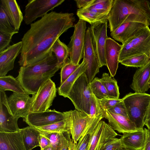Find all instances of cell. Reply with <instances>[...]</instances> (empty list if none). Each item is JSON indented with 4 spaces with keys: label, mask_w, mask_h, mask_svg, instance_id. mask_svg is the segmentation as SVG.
Returning <instances> with one entry per match:
<instances>
[{
    "label": "cell",
    "mask_w": 150,
    "mask_h": 150,
    "mask_svg": "<svg viewBox=\"0 0 150 150\" xmlns=\"http://www.w3.org/2000/svg\"><path fill=\"white\" fill-rule=\"evenodd\" d=\"M0 150H26L22 129L14 132H0Z\"/></svg>",
    "instance_id": "603a6c76"
},
{
    "label": "cell",
    "mask_w": 150,
    "mask_h": 150,
    "mask_svg": "<svg viewBox=\"0 0 150 150\" xmlns=\"http://www.w3.org/2000/svg\"><path fill=\"white\" fill-rule=\"evenodd\" d=\"M122 45L108 37L105 48V58L107 67L112 77L115 75L118 68L119 57Z\"/></svg>",
    "instance_id": "d6986e66"
},
{
    "label": "cell",
    "mask_w": 150,
    "mask_h": 150,
    "mask_svg": "<svg viewBox=\"0 0 150 150\" xmlns=\"http://www.w3.org/2000/svg\"><path fill=\"white\" fill-rule=\"evenodd\" d=\"M23 139L26 150L40 146L39 137L41 132L35 127L28 126L22 128Z\"/></svg>",
    "instance_id": "4316f807"
},
{
    "label": "cell",
    "mask_w": 150,
    "mask_h": 150,
    "mask_svg": "<svg viewBox=\"0 0 150 150\" xmlns=\"http://www.w3.org/2000/svg\"><path fill=\"white\" fill-rule=\"evenodd\" d=\"M145 125H146L148 129L150 132V120H146Z\"/></svg>",
    "instance_id": "7dc6e473"
},
{
    "label": "cell",
    "mask_w": 150,
    "mask_h": 150,
    "mask_svg": "<svg viewBox=\"0 0 150 150\" xmlns=\"http://www.w3.org/2000/svg\"><path fill=\"white\" fill-rule=\"evenodd\" d=\"M98 99L103 110H109L122 100V99L119 98H107Z\"/></svg>",
    "instance_id": "8d00e7d4"
},
{
    "label": "cell",
    "mask_w": 150,
    "mask_h": 150,
    "mask_svg": "<svg viewBox=\"0 0 150 150\" xmlns=\"http://www.w3.org/2000/svg\"><path fill=\"white\" fill-rule=\"evenodd\" d=\"M22 46L21 41L0 52V76H6L13 69L15 59L21 53Z\"/></svg>",
    "instance_id": "ac0fdd59"
},
{
    "label": "cell",
    "mask_w": 150,
    "mask_h": 150,
    "mask_svg": "<svg viewBox=\"0 0 150 150\" xmlns=\"http://www.w3.org/2000/svg\"><path fill=\"white\" fill-rule=\"evenodd\" d=\"M0 90L11 91L17 93H26L18 80L10 75L0 76Z\"/></svg>",
    "instance_id": "83f0119b"
},
{
    "label": "cell",
    "mask_w": 150,
    "mask_h": 150,
    "mask_svg": "<svg viewBox=\"0 0 150 150\" xmlns=\"http://www.w3.org/2000/svg\"><path fill=\"white\" fill-rule=\"evenodd\" d=\"M150 60V57L143 54L129 57L119 62L126 66L140 68L146 64Z\"/></svg>",
    "instance_id": "1f68e13d"
},
{
    "label": "cell",
    "mask_w": 150,
    "mask_h": 150,
    "mask_svg": "<svg viewBox=\"0 0 150 150\" xmlns=\"http://www.w3.org/2000/svg\"><path fill=\"white\" fill-rule=\"evenodd\" d=\"M63 113L64 118L63 120L50 125L36 128L42 133H69V122L67 112H64Z\"/></svg>",
    "instance_id": "f546056e"
},
{
    "label": "cell",
    "mask_w": 150,
    "mask_h": 150,
    "mask_svg": "<svg viewBox=\"0 0 150 150\" xmlns=\"http://www.w3.org/2000/svg\"><path fill=\"white\" fill-rule=\"evenodd\" d=\"M57 89L55 83L50 79L43 84L38 91L33 95L31 111H46L52 105L56 96Z\"/></svg>",
    "instance_id": "8fae6325"
},
{
    "label": "cell",
    "mask_w": 150,
    "mask_h": 150,
    "mask_svg": "<svg viewBox=\"0 0 150 150\" xmlns=\"http://www.w3.org/2000/svg\"><path fill=\"white\" fill-rule=\"evenodd\" d=\"M143 54L150 57V28L148 26L122 44L119 62L129 57Z\"/></svg>",
    "instance_id": "52a82bcc"
},
{
    "label": "cell",
    "mask_w": 150,
    "mask_h": 150,
    "mask_svg": "<svg viewBox=\"0 0 150 150\" xmlns=\"http://www.w3.org/2000/svg\"><path fill=\"white\" fill-rule=\"evenodd\" d=\"M87 68L86 60H83L76 70L71 75L57 88L59 95L67 98V95L73 85L78 78L83 73Z\"/></svg>",
    "instance_id": "484cf974"
},
{
    "label": "cell",
    "mask_w": 150,
    "mask_h": 150,
    "mask_svg": "<svg viewBox=\"0 0 150 150\" xmlns=\"http://www.w3.org/2000/svg\"><path fill=\"white\" fill-rule=\"evenodd\" d=\"M113 0H94L85 8L78 9L76 14L79 19L91 25L108 20Z\"/></svg>",
    "instance_id": "ba28073f"
},
{
    "label": "cell",
    "mask_w": 150,
    "mask_h": 150,
    "mask_svg": "<svg viewBox=\"0 0 150 150\" xmlns=\"http://www.w3.org/2000/svg\"><path fill=\"white\" fill-rule=\"evenodd\" d=\"M122 146L129 150H142L144 146L146 134L144 129L123 134L120 138Z\"/></svg>",
    "instance_id": "cb8c5ba5"
},
{
    "label": "cell",
    "mask_w": 150,
    "mask_h": 150,
    "mask_svg": "<svg viewBox=\"0 0 150 150\" xmlns=\"http://www.w3.org/2000/svg\"><path fill=\"white\" fill-rule=\"evenodd\" d=\"M61 145L60 150H69L71 134L67 133V135L65 136L64 133H60Z\"/></svg>",
    "instance_id": "7bdbcfd3"
},
{
    "label": "cell",
    "mask_w": 150,
    "mask_h": 150,
    "mask_svg": "<svg viewBox=\"0 0 150 150\" xmlns=\"http://www.w3.org/2000/svg\"><path fill=\"white\" fill-rule=\"evenodd\" d=\"M150 86V60L144 66L137 70L134 74L131 88L138 93H145Z\"/></svg>",
    "instance_id": "7402d4cb"
},
{
    "label": "cell",
    "mask_w": 150,
    "mask_h": 150,
    "mask_svg": "<svg viewBox=\"0 0 150 150\" xmlns=\"http://www.w3.org/2000/svg\"><path fill=\"white\" fill-rule=\"evenodd\" d=\"M146 26L144 24L138 22L123 23L111 32L110 35L115 40L123 44Z\"/></svg>",
    "instance_id": "44dd1931"
},
{
    "label": "cell",
    "mask_w": 150,
    "mask_h": 150,
    "mask_svg": "<svg viewBox=\"0 0 150 150\" xmlns=\"http://www.w3.org/2000/svg\"><path fill=\"white\" fill-rule=\"evenodd\" d=\"M43 150H54L52 147L50 146L46 148Z\"/></svg>",
    "instance_id": "681fc988"
},
{
    "label": "cell",
    "mask_w": 150,
    "mask_h": 150,
    "mask_svg": "<svg viewBox=\"0 0 150 150\" xmlns=\"http://www.w3.org/2000/svg\"><path fill=\"white\" fill-rule=\"evenodd\" d=\"M64 0H30L25 7L23 20L26 25H30L39 18H42L61 5Z\"/></svg>",
    "instance_id": "9c48e42d"
},
{
    "label": "cell",
    "mask_w": 150,
    "mask_h": 150,
    "mask_svg": "<svg viewBox=\"0 0 150 150\" xmlns=\"http://www.w3.org/2000/svg\"><path fill=\"white\" fill-rule=\"evenodd\" d=\"M18 120L10 108L5 91L0 90V132L12 133L19 131Z\"/></svg>",
    "instance_id": "9a60e30c"
},
{
    "label": "cell",
    "mask_w": 150,
    "mask_h": 150,
    "mask_svg": "<svg viewBox=\"0 0 150 150\" xmlns=\"http://www.w3.org/2000/svg\"><path fill=\"white\" fill-rule=\"evenodd\" d=\"M83 59L86 60L87 65L85 73L91 82L99 72L100 67L93 47L90 27L88 28L86 32Z\"/></svg>",
    "instance_id": "4fadbf2b"
},
{
    "label": "cell",
    "mask_w": 150,
    "mask_h": 150,
    "mask_svg": "<svg viewBox=\"0 0 150 150\" xmlns=\"http://www.w3.org/2000/svg\"><path fill=\"white\" fill-rule=\"evenodd\" d=\"M90 83L83 73L74 83L67 97L71 101L76 109L89 115L90 101L93 95Z\"/></svg>",
    "instance_id": "8992f818"
},
{
    "label": "cell",
    "mask_w": 150,
    "mask_h": 150,
    "mask_svg": "<svg viewBox=\"0 0 150 150\" xmlns=\"http://www.w3.org/2000/svg\"><path fill=\"white\" fill-rule=\"evenodd\" d=\"M90 88L93 94L98 99L110 98L104 86L100 79L96 77L90 83Z\"/></svg>",
    "instance_id": "836d02e7"
},
{
    "label": "cell",
    "mask_w": 150,
    "mask_h": 150,
    "mask_svg": "<svg viewBox=\"0 0 150 150\" xmlns=\"http://www.w3.org/2000/svg\"><path fill=\"white\" fill-rule=\"evenodd\" d=\"M103 113L104 118L108 120L109 125L114 130L123 134L138 130L129 118L113 113L108 110H103Z\"/></svg>",
    "instance_id": "ffe728a7"
},
{
    "label": "cell",
    "mask_w": 150,
    "mask_h": 150,
    "mask_svg": "<svg viewBox=\"0 0 150 150\" xmlns=\"http://www.w3.org/2000/svg\"><path fill=\"white\" fill-rule=\"evenodd\" d=\"M0 4L4 8L16 30L18 31L24 17L16 1L1 0Z\"/></svg>",
    "instance_id": "d4e9b609"
},
{
    "label": "cell",
    "mask_w": 150,
    "mask_h": 150,
    "mask_svg": "<svg viewBox=\"0 0 150 150\" xmlns=\"http://www.w3.org/2000/svg\"><path fill=\"white\" fill-rule=\"evenodd\" d=\"M98 99L93 94L90 101L89 115L92 116H95L103 112Z\"/></svg>",
    "instance_id": "ab89813d"
},
{
    "label": "cell",
    "mask_w": 150,
    "mask_h": 150,
    "mask_svg": "<svg viewBox=\"0 0 150 150\" xmlns=\"http://www.w3.org/2000/svg\"><path fill=\"white\" fill-rule=\"evenodd\" d=\"M144 129L146 134V139L144 146L142 150H150V132L146 128Z\"/></svg>",
    "instance_id": "bcb514c9"
},
{
    "label": "cell",
    "mask_w": 150,
    "mask_h": 150,
    "mask_svg": "<svg viewBox=\"0 0 150 150\" xmlns=\"http://www.w3.org/2000/svg\"><path fill=\"white\" fill-rule=\"evenodd\" d=\"M0 31L16 34V30L13 24L6 13L4 8L0 4Z\"/></svg>",
    "instance_id": "d6a6232c"
},
{
    "label": "cell",
    "mask_w": 150,
    "mask_h": 150,
    "mask_svg": "<svg viewBox=\"0 0 150 150\" xmlns=\"http://www.w3.org/2000/svg\"><path fill=\"white\" fill-rule=\"evenodd\" d=\"M74 30L68 45L69 57L71 62L74 64H79L83 58L84 42L86 31V22L79 19L74 25Z\"/></svg>",
    "instance_id": "30bf717a"
},
{
    "label": "cell",
    "mask_w": 150,
    "mask_h": 150,
    "mask_svg": "<svg viewBox=\"0 0 150 150\" xmlns=\"http://www.w3.org/2000/svg\"><path fill=\"white\" fill-rule=\"evenodd\" d=\"M64 118L63 112L54 109L33 112L30 111L23 121L29 126L35 128L50 125L63 120Z\"/></svg>",
    "instance_id": "5bb4252c"
},
{
    "label": "cell",
    "mask_w": 150,
    "mask_h": 150,
    "mask_svg": "<svg viewBox=\"0 0 150 150\" xmlns=\"http://www.w3.org/2000/svg\"><path fill=\"white\" fill-rule=\"evenodd\" d=\"M39 139L40 146L41 150H43L47 146L50 145V139L42 132L40 134Z\"/></svg>",
    "instance_id": "ee69618b"
},
{
    "label": "cell",
    "mask_w": 150,
    "mask_h": 150,
    "mask_svg": "<svg viewBox=\"0 0 150 150\" xmlns=\"http://www.w3.org/2000/svg\"><path fill=\"white\" fill-rule=\"evenodd\" d=\"M8 101L13 114L18 119L25 118L31 111L32 99L27 93L13 92L8 98Z\"/></svg>",
    "instance_id": "e0dca14e"
},
{
    "label": "cell",
    "mask_w": 150,
    "mask_h": 150,
    "mask_svg": "<svg viewBox=\"0 0 150 150\" xmlns=\"http://www.w3.org/2000/svg\"><path fill=\"white\" fill-rule=\"evenodd\" d=\"M108 110L113 113L129 118L126 108L122 100Z\"/></svg>",
    "instance_id": "60d3db41"
},
{
    "label": "cell",
    "mask_w": 150,
    "mask_h": 150,
    "mask_svg": "<svg viewBox=\"0 0 150 150\" xmlns=\"http://www.w3.org/2000/svg\"><path fill=\"white\" fill-rule=\"evenodd\" d=\"M122 99L129 120L138 130L143 129L150 104V94L130 93Z\"/></svg>",
    "instance_id": "277c9868"
},
{
    "label": "cell",
    "mask_w": 150,
    "mask_h": 150,
    "mask_svg": "<svg viewBox=\"0 0 150 150\" xmlns=\"http://www.w3.org/2000/svg\"><path fill=\"white\" fill-rule=\"evenodd\" d=\"M91 137L90 134H86L81 137L76 144L75 150H84L88 145Z\"/></svg>",
    "instance_id": "b9f144b4"
},
{
    "label": "cell",
    "mask_w": 150,
    "mask_h": 150,
    "mask_svg": "<svg viewBox=\"0 0 150 150\" xmlns=\"http://www.w3.org/2000/svg\"><path fill=\"white\" fill-rule=\"evenodd\" d=\"M128 150V149H125L124 148H122L121 149H118V150Z\"/></svg>",
    "instance_id": "f907efd6"
},
{
    "label": "cell",
    "mask_w": 150,
    "mask_h": 150,
    "mask_svg": "<svg viewBox=\"0 0 150 150\" xmlns=\"http://www.w3.org/2000/svg\"><path fill=\"white\" fill-rule=\"evenodd\" d=\"M123 148L120 139L113 137L104 144L101 150H117Z\"/></svg>",
    "instance_id": "74e56055"
},
{
    "label": "cell",
    "mask_w": 150,
    "mask_h": 150,
    "mask_svg": "<svg viewBox=\"0 0 150 150\" xmlns=\"http://www.w3.org/2000/svg\"><path fill=\"white\" fill-rule=\"evenodd\" d=\"M51 51L56 57L58 64L61 69L69 56L68 46L61 41L59 38L52 45Z\"/></svg>",
    "instance_id": "f1b7e54d"
},
{
    "label": "cell",
    "mask_w": 150,
    "mask_h": 150,
    "mask_svg": "<svg viewBox=\"0 0 150 150\" xmlns=\"http://www.w3.org/2000/svg\"><path fill=\"white\" fill-rule=\"evenodd\" d=\"M50 139V146L54 150H60L61 142L60 133L57 132L42 133Z\"/></svg>",
    "instance_id": "d590c367"
},
{
    "label": "cell",
    "mask_w": 150,
    "mask_h": 150,
    "mask_svg": "<svg viewBox=\"0 0 150 150\" xmlns=\"http://www.w3.org/2000/svg\"><path fill=\"white\" fill-rule=\"evenodd\" d=\"M100 80L105 87L110 98H119V87L117 81L106 73H103Z\"/></svg>",
    "instance_id": "4dcf8cb0"
},
{
    "label": "cell",
    "mask_w": 150,
    "mask_h": 150,
    "mask_svg": "<svg viewBox=\"0 0 150 150\" xmlns=\"http://www.w3.org/2000/svg\"><path fill=\"white\" fill-rule=\"evenodd\" d=\"M69 122V133L76 144L83 136L91 135L98 123L104 118L103 113L92 116L76 109L67 111Z\"/></svg>",
    "instance_id": "5b68a950"
},
{
    "label": "cell",
    "mask_w": 150,
    "mask_h": 150,
    "mask_svg": "<svg viewBox=\"0 0 150 150\" xmlns=\"http://www.w3.org/2000/svg\"><path fill=\"white\" fill-rule=\"evenodd\" d=\"M60 69L56 57L51 52L41 60L21 67L16 78L26 93L33 95Z\"/></svg>",
    "instance_id": "3957f363"
},
{
    "label": "cell",
    "mask_w": 150,
    "mask_h": 150,
    "mask_svg": "<svg viewBox=\"0 0 150 150\" xmlns=\"http://www.w3.org/2000/svg\"><path fill=\"white\" fill-rule=\"evenodd\" d=\"M84 150H88V147Z\"/></svg>",
    "instance_id": "816d5d0a"
},
{
    "label": "cell",
    "mask_w": 150,
    "mask_h": 150,
    "mask_svg": "<svg viewBox=\"0 0 150 150\" xmlns=\"http://www.w3.org/2000/svg\"><path fill=\"white\" fill-rule=\"evenodd\" d=\"M150 120V105H149L148 112V115H147L146 120Z\"/></svg>",
    "instance_id": "c3c4849f"
},
{
    "label": "cell",
    "mask_w": 150,
    "mask_h": 150,
    "mask_svg": "<svg viewBox=\"0 0 150 150\" xmlns=\"http://www.w3.org/2000/svg\"><path fill=\"white\" fill-rule=\"evenodd\" d=\"M73 13L52 11L31 24L22 38L18 62L21 67L32 64L46 57L57 40L69 28L74 27Z\"/></svg>",
    "instance_id": "6da1fadb"
},
{
    "label": "cell",
    "mask_w": 150,
    "mask_h": 150,
    "mask_svg": "<svg viewBox=\"0 0 150 150\" xmlns=\"http://www.w3.org/2000/svg\"><path fill=\"white\" fill-rule=\"evenodd\" d=\"M110 32L123 23L136 22L150 25V1L113 0L108 17Z\"/></svg>",
    "instance_id": "7a4b0ae2"
},
{
    "label": "cell",
    "mask_w": 150,
    "mask_h": 150,
    "mask_svg": "<svg viewBox=\"0 0 150 150\" xmlns=\"http://www.w3.org/2000/svg\"><path fill=\"white\" fill-rule=\"evenodd\" d=\"M14 34L0 31V52L10 46L11 39Z\"/></svg>",
    "instance_id": "f35d334b"
},
{
    "label": "cell",
    "mask_w": 150,
    "mask_h": 150,
    "mask_svg": "<svg viewBox=\"0 0 150 150\" xmlns=\"http://www.w3.org/2000/svg\"><path fill=\"white\" fill-rule=\"evenodd\" d=\"M94 0H76V6L79 9H83L87 7L92 3Z\"/></svg>",
    "instance_id": "f6af8a7d"
},
{
    "label": "cell",
    "mask_w": 150,
    "mask_h": 150,
    "mask_svg": "<svg viewBox=\"0 0 150 150\" xmlns=\"http://www.w3.org/2000/svg\"><path fill=\"white\" fill-rule=\"evenodd\" d=\"M108 20L96 23L90 27L93 45L98 58L100 67L106 66L105 48L108 38L107 29Z\"/></svg>",
    "instance_id": "7c38bea8"
},
{
    "label": "cell",
    "mask_w": 150,
    "mask_h": 150,
    "mask_svg": "<svg viewBox=\"0 0 150 150\" xmlns=\"http://www.w3.org/2000/svg\"><path fill=\"white\" fill-rule=\"evenodd\" d=\"M79 65L73 64L68 58L64 65L61 68L60 72V85L62 84L78 68Z\"/></svg>",
    "instance_id": "e575fe53"
},
{
    "label": "cell",
    "mask_w": 150,
    "mask_h": 150,
    "mask_svg": "<svg viewBox=\"0 0 150 150\" xmlns=\"http://www.w3.org/2000/svg\"><path fill=\"white\" fill-rule=\"evenodd\" d=\"M117 135L108 124L101 120L91 135L88 150H101L110 139Z\"/></svg>",
    "instance_id": "2e32d148"
},
{
    "label": "cell",
    "mask_w": 150,
    "mask_h": 150,
    "mask_svg": "<svg viewBox=\"0 0 150 150\" xmlns=\"http://www.w3.org/2000/svg\"></svg>",
    "instance_id": "f5cc1de1"
}]
</instances>
